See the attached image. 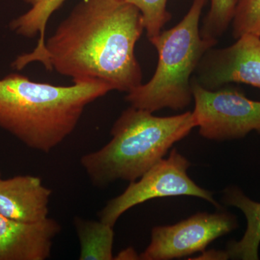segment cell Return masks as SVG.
<instances>
[{"label": "cell", "mask_w": 260, "mask_h": 260, "mask_svg": "<svg viewBox=\"0 0 260 260\" xmlns=\"http://www.w3.org/2000/svg\"><path fill=\"white\" fill-rule=\"evenodd\" d=\"M114 259H140V255L133 248L129 247L119 252Z\"/></svg>", "instance_id": "obj_18"}, {"label": "cell", "mask_w": 260, "mask_h": 260, "mask_svg": "<svg viewBox=\"0 0 260 260\" xmlns=\"http://www.w3.org/2000/svg\"><path fill=\"white\" fill-rule=\"evenodd\" d=\"M232 23L235 39L247 34L260 37V0H239Z\"/></svg>", "instance_id": "obj_16"}, {"label": "cell", "mask_w": 260, "mask_h": 260, "mask_svg": "<svg viewBox=\"0 0 260 260\" xmlns=\"http://www.w3.org/2000/svg\"><path fill=\"white\" fill-rule=\"evenodd\" d=\"M195 126L192 112L160 117L130 107L113 125L110 142L97 151L84 155L80 164L98 187L117 180L135 181Z\"/></svg>", "instance_id": "obj_3"}, {"label": "cell", "mask_w": 260, "mask_h": 260, "mask_svg": "<svg viewBox=\"0 0 260 260\" xmlns=\"http://www.w3.org/2000/svg\"><path fill=\"white\" fill-rule=\"evenodd\" d=\"M207 0H194L180 23L149 39L158 53V63L148 83L128 92L130 106L151 113L169 108L183 110L192 100L191 75L218 42L200 35V20Z\"/></svg>", "instance_id": "obj_4"}, {"label": "cell", "mask_w": 260, "mask_h": 260, "mask_svg": "<svg viewBox=\"0 0 260 260\" xmlns=\"http://www.w3.org/2000/svg\"><path fill=\"white\" fill-rule=\"evenodd\" d=\"M225 213H198L172 225L153 228L151 240L140 259L169 260L203 252L210 243L237 228Z\"/></svg>", "instance_id": "obj_7"}, {"label": "cell", "mask_w": 260, "mask_h": 260, "mask_svg": "<svg viewBox=\"0 0 260 260\" xmlns=\"http://www.w3.org/2000/svg\"><path fill=\"white\" fill-rule=\"evenodd\" d=\"M134 5L141 13L148 39L156 37L170 20V13L167 10L168 0H125Z\"/></svg>", "instance_id": "obj_15"}, {"label": "cell", "mask_w": 260, "mask_h": 260, "mask_svg": "<svg viewBox=\"0 0 260 260\" xmlns=\"http://www.w3.org/2000/svg\"><path fill=\"white\" fill-rule=\"evenodd\" d=\"M144 29L125 0H83L46 42L44 66L74 83L101 80L128 93L142 84L135 48Z\"/></svg>", "instance_id": "obj_1"}, {"label": "cell", "mask_w": 260, "mask_h": 260, "mask_svg": "<svg viewBox=\"0 0 260 260\" xmlns=\"http://www.w3.org/2000/svg\"><path fill=\"white\" fill-rule=\"evenodd\" d=\"M30 5V10L12 20L9 26L12 31L25 38L39 35L38 44L32 52L20 54L12 63V67L21 70L30 63L46 62L45 34L48 21L51 15L59 9L65 0H23Z\"/></svg>", "instance_id": "obj_11"}, {"label": "cell", "mask_w": 260, "mask_h": 260, "mask_svg": "<svg viewBox=\"0 0 260 260\" xmlns=\"http://www.w3.org/2000/svg\"><path fill=\"white\" fill-rule=\"evenodd\" d=\"M75 231L79 239L80 260H112L114 227L96 220L74 217Z\"/></svg>", "instance_id": "obj_13"}, {"label": "cell", "mask_w": 260, "mask_h": 260, "mask_svg": "<svg viewBox=\"0 0 260 260\" xmlns=\"http://www.w3.org/2000/svg\"><path fill=\"white\" fill-rule=\"evenodd\" d=\"M0 179H1V174H0Z\"/></svg>", "instance_id": "obj_19"}, {"label": "cell", "mask_w": 260, "mask_h": 260, "mask_svg": "<svg viewBox=\"0 0 260 260\" xmlns=\"http://www.w3.org/2000/svg\"><path fill=\"white\" fill-rule=\"evenodd\" d=\"M52 191L35 176H16L0 179V214L27 223L45 220Z\"/></svg>", "instance_id": "obj_10"}, {"label": "cell", "mask_w": 260, "mask_h": 260, "mask_svg": "<svg viewBox=\"0 0 260 260\" xmlns=\"http://www.w3.org/2000/svg\"><path fill=\"white\" fill-rule=\"evenodd\" d=\"M225 204L242 210L247 220V229L239 242H231L228 245L229 258L256 260L260 243V203L252 201L238 188H226L223 191Z\"/></svg>", "instance_id": "obj_12"}, {"label": "cell", "mask_w": 260, "mask_h": 260, "mask_svg": "<svg viewBox=\"0 0 260 260\" xmlns=\"http://www.w3.org/2000/svg\"><path fill=\"white\" fill-rule=\"evenodd\" d=\"M210 9L203 21L200 35L204 39L221 37L232 23L239 0H210Z\"/></svg>", "instance_id": "obj_14"}, {"label": "cell", "mask_w": 260, "mask_h": 260, "mask_svg": "<svg viewBox=\"0 0 260 260\" xmlns=\"http://www.w3.org/2000/svg\"><path fill=\"white\" fill-rule=\"evenodd\" d=\"M112 90L101 80L57 86L12 73L0 79V127L28 148L49 153L73 133L85 108Z\"/></svg>", "instance_id": "obj_2"}, {"label": "cell", "mask_w": 260, "mask_h": 260, "mask_svg": "<svg viewBox=\"0 0 260 260\" xmlns=\"http://www.w3.org/2000/svg\"><path fill=\"white\" fill-rule=\"evenodd\" d=\"M229 258L227 251L210 250L203 251V254L196 259H228Z\"/></svg>", "instance_id": "obj_17"}, {"label": "cell", "mask_w": 260, "mask_h": 260, "mask_svg": "<svg viewBox=\"0 0 260 260\" xmlns=\"http://www.w3.org/2000/svg\"><path fill=\"white\" fill-rule=\"evenodd\" d=\"M61 230L54 219L27 223L0 214V260L47 259Z\"/></svg>", "instance_id": "obj_9"}, {"label": "cell", "mask_w": 260, "mask_h": 260, "mask_svg": "<svg viewBox=\"0 0 260 260\" xmlns=\"http://www.w3.org/2000/svg\"><path fill=\"white\" fill-rule=\"evenodd\" d=\"M190 165L185 157L172 149L167 158L159 160L139 181H132L122 194L109 200L99 213L100 220L114 227L118 219L130 208L165 197H196L221 209L213 193L197 185L188 176Z\"/></svg>", "instance_id": "obj_5"}, {"label": "cell", "mask_w": 260, "mask_h": 260, "mask_svg": "<svg viewBox=\"0 0 260 260\" xmlns=\"http://www.w3.org/2000/svg\"><path fill=\"white\" fill-rule=\"evenodd\" d=\"M191 83L192 113L202 137L223 141L244 138L251 131L260 134V102L236 89L210 90L198 82Z\"/></svg>", "instance_id": "obj_6"}, {"label": "cell", "mask_w": 260, "mask_h": 260, "mask_svg": "<svg viewBox=\"0 0 260 260\" xmlns=\"http://www.w3.org/2000/svg\"><path fill=\"white\" fill-rule=\"evenodd\" d=\"M224 49L207 51L196 70L203 88L218 90L229 83H242L260 88V37L247 34Z\"/></svg>", "instance_id": "obj_8"}]
</instances>
